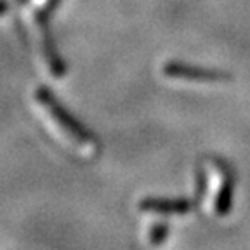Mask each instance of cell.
<instances>
[{"instance_id":"1","label":"cell","mask_w":250,"mask_h":250,"mask_svg":"<svg viewBox=\"0 0 250 250\" xmlns=\"http://www.w3.org/2000/svg\"><path fill=\"white\" fill-rule=\"evenodd\" d=\"M31 106L47 134L64 151L80 160H94L99 155V141L80 127V124L73 120L45 89H37L33 92Z\"/></svg>"},{"instance_id":"2","label":"cell","mask_w":250,"mask_h":250,"mask_svg":"<svg viewBox=\"0 0 250 250\" xmlns=\"http://www.w3.org/2000/svg\"><path fill=\"white\" fill-rule=\"evenodd\" d=\"M54 5L56 0H20V16L40 66H43V71L51 78H59L64 73V66L52 47L45 21Z\"/></svg>"},{"instance_id":"3","label":"cell","mask_w":250,"mask_h":250,"mask_svg":"<svg viewBox=\"0 0 250 250\" xmlns=\"http://www.w3.org/2000/svg\"><path fill=\"white\" fill-rule=\"evenodd\" d=\"M202 208L214 219L224 217L231 208L233 183L226 165L215 158L202 162Z\"/></svg>"},{"instance_id":"4","label":"cell","mask_w":250,"mask_h":250,"mask_svg":"<svg viewBox=\"0 0 250 250\" xmlns=\"http://www.w3.org/2000/svg\"><path fill=\"white\" fill-rule=\"evenodd\" d=\"M162 77L168 82L183 83V85H217L226 82L228 75L214 70H203L183 64V62H168L162 68Z\"/></svg>"},{"instance_id":"5","label":"cell","mask_w":250,"mask_h":250,"mask_svg":"<svg viewBox=\"0 0 250 250\" xmlns=\"http://www.w3.org/2000/svg\"><path fill=\"white\" fill-rule=\"evenodd\" d=\"M191 210V203L186 200H145L139 205V212L146 217H155L165 223L174 215H184Z\"/></svg>"}]
</instances>
